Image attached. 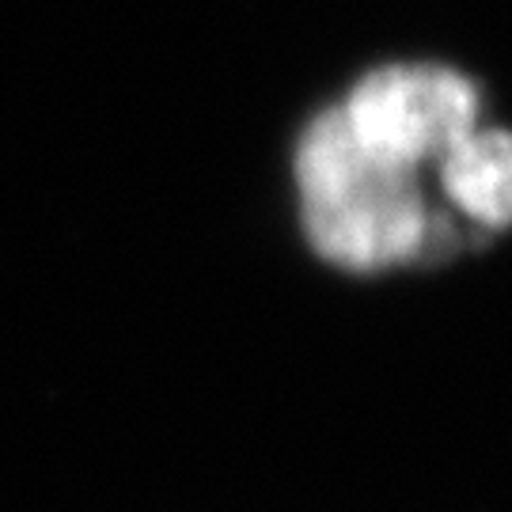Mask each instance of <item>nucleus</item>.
Returning a JSON list of instances; mask_svg holds the SVG:
<instances>
[{
  "label": "nucleus",
  "instance_id": "obj_1",
  "mask_svg": "<svg viewBox=\"0 0 512 512\" xmlns=\"http://www.w3.org/2000/svg\"><path fill=\"white\" fill-rule=\"evenodd\" d=\"M338 110L376 164L410 175L475 129L478 92L444 65H384Z\"/></svg>",
  "mask_w": 512,
  "mask_h": 512
},
{
  "label": "nucleus",
  "instance_id": "obj_2",
  "mask_svg": "<svg viewBox=\"0 0 512 512\" xmlns=\"http://www.w3.org/2000/svg\"><path fill=\"white\" fill-rule=\"evenodd\" d=\"M304 232L327 262L376 274L425 251L429 213L410 175H376L334 198L304 202Z\"/></svg>",
  "mask_w": 512,
  "mask_h": 512
},
{
  "label": "nucleus",
  "instance_id": "obj_3",
  "mask_svg": "<svg viewBox=\"0 0 512 512\" xmlns=\"http://www.w3.org/2000/svg\"><path fill=\"white\" fill-rule=\"evenodd\" d=\"M448 198L478 224L501 228L512 213V148L501 129H467L440 152Z\"/></svg>",
  "mask_w": 512,
  "mask_h": 512
}]
</instances>
